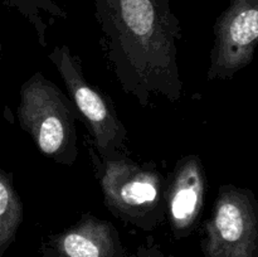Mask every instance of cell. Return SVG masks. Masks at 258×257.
<instances>
[{
  "label": "cell",
  "instance_id": "9c48e42d",
  "mask_svg": "<svg viewBox=\"0 0 258 257\" xmlns=\"http://www.w3.org/2000/svg\"><path fill=\"white\" fill-rule=\"evenodd\" d=\"M23 221V203L15 190L13 174L0 169V257L17 237Z\"/></svg>",
  "mask_w": 258,
  "mask_h": 257
},
{
  "label": "cell",
  "instance_id": "52a82bcc",
  "mask_svg": "<svg viewBox=\"0 0 258 257\" xmlns=\"http://www.w3.org/2000/svg\"><path fill=\"white\" fill-rule=\"evenodd\" d=\"M207 176L199 155L183 156L166 179V219L175 239L190 236L204 208Z\"/></svg>",
  "mask_w": 258,
  "mask_h": 257
},
{
  "label": "cell",
  "instance_id": "7c38bea8",
  "mask_svg": "<svg viewBox=\"0 0 258 257\" xmlns=\"http://www.w3.org/2000/svg\"><path fill=\"white\" fill-rule=\"evenodd\" d=\"M40 253H42V257H64L53 248H50L45 242H43L42 246H40Z\"/></svg>",
  "mask_w": 258,
  "mask_h": 257
},
{
  "label": "cell",
  "instance_id": "7a4b0ae2",
  "mask_svg": "<svg viewBox=\"0 0 258 257\" xmlns=\"http://www.w3.org/2000/svg\"><path fill=\"white\" fill-rule=\"evenodd\" d=\"M96 179L108 211L141 231H154L166 219V178L155 161L138 163L128 154L100 158L88 146Z\"/></svg>",
  "mask_w": 258,
  "mask_h": 257
},
{
  "label": "cell",
  "instance_id": "277c9868",
  "mask_svg": "<svg viewBox=\"0 0 258 257\" xmlns=\"http://www.w3.org/2000/svg\"><path fill=\"white\" fill-rule=\"evenodd\" d=\"M48 59L62 77L68 97L90 133V145L96 154L100 158H110L130 153L127 128L118 117L111 98L85 77L81 58L73 54L68 45L60 44L50 50Z\"/></svg>",
  "mask_w": 258,
  "mask_h": 257
},
{
  "label": "cell",
  "instance_id": "4fadbf2b",
  "mask_svg": "<svg viewBox=\"0 0 258 257\" xmlns=\"http://www.w3.org/2000/svg\"><path fill=\"white\" fill-rule=\"evenodd\" d=\"M0 53H2V44H0Z\"/></svg>",
  "mask_w": 258,
  "mask_h": 257
},
{
  "label": "cell",
  "instance_id": "8992f818",
  "mask_svg": "<svg viewBox=\"0 0 258 257\" xmlns=\"http://www.w3.org/2000/svg\"><path fill=\"white\" fill-rule=\"evenodd\" d=\"M214 44L207 77L231 80L251 65L258 42V0H229L213 27Z\"/></svg>",
  "mask_w": 258,
  "mask_h": 257
},
{
  "label": "cell",
  "instance_id": "30bf717a",
  "mask_svg": "<svg viewBox=\"0 0 258 257\" xmlns=\"http://www.w3.org/2000/svg\"><path fill=\"white\" fill-rule=\"evenodd\" d=\"M8 7L14 8L33 25L37 40L42 48H47L48 24L43 20L42 13L50 15L52 19H67V13L54 0H7Z\"/></svg>",
  "mask_w": 258,
  "mask_h": 257
},
{
  "label": "cell",
  "instance_id": "5b68a950",
  "mask_svg": "<svg viewBox=\"0 0 258 257\" xmlns=\"http://www.w3.org/2000/svg\"><path fill=\"white\" fill-rule=\"evenodd\" d=\"M201 247L204 257H258V204L251 189L219 188Z\"/></svg>",
  "mask_w": 258,
  "mask_h": 257
},
{
  "label": "cell",
  "instance_id": "3957f363",
  "mask_svg": "<svg viewBox=\"0 0 258 257\" xmlns=\"http://www.w3.org/2000/svg\"><path fill=\"white\" fill-rule=\"evenodd\" d=\"M19 125L38 150L62 165L78 158L77 110L68 96L40 72L22 85L17 107Z\"/></svg>",
  "mask_w": 258,
  "mask_h": 257
},
{
  "label": "cell",
  "instance_id": "8fae6325",
  "mask_svg": "<svg viewBox=\"0 0 258 257\" xmlns=\"http://www.w3.org/2000/svg\"><path fill=\"white\" fill-rule=\"evenodd\" d=\"M126 257H174L173 254H166L161 247L154 241L153 237H149L148 241L138 247L135 252Z\"/></svg>",
  "mask_w": 258,
  "mask_h": 257
},
{
  "label": "cell",
  "instance_id": "ba28073f",
  "mask_svg": "<svg viewBox=\"0 0 258 257\" xmlns=\"http://www.w3.org/2000/svg\"><path fill=\"white\" fill-rule=\"evenodd\" d=\"M45 243L64 257H126L117 229L111 222L90 213L62 232L50 234Z\"/></svg>",
  "mask_w": 258,
  "mask_h": 257
},
{
  "label": "cell",
  "instance_id": "6da1fadb",
  "mask_svg": "<svg viewBox=\"0 0 258 257\" xmlns=\"http://www.w3.org/2000/svg\"><path fill=\"white\" fill-rule=\"evenodd\" d=\"M93 7L105 57L123 92L141 107L150 105L153 95L180 100L183 32L169 0H93Z\"/></svg>",
  "mask_w": 258,
  "mask_h": 257
}]
</instances>
